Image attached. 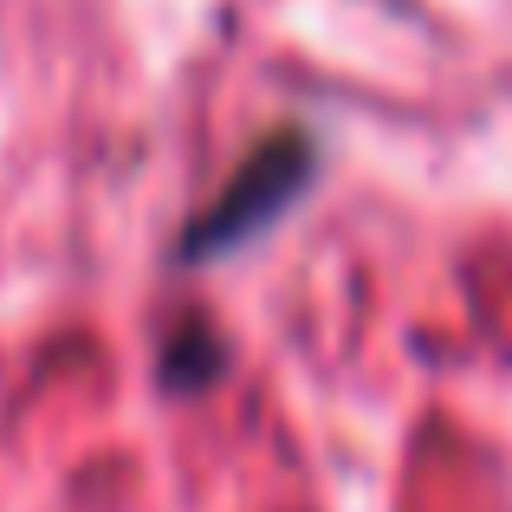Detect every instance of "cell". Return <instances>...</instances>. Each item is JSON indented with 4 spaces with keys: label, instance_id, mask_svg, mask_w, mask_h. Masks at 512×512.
I'll return each instance as SVG.
<instances>
[{
    "label": "cell",
    "instance_id": "1",
    "mask_svg": "<svg viewBox=\"0 0 512 512\" xmlns=\"http://www.w3.org/2000/svg\"><path fill=\"white\" fill-rule=\"evenodd\" d=\"M299 143H279V150H266V156H253L247 163V175H240L234 188L221 195V208L208 214V221L188 234V253H201V247H234V240H247V227L253 221H266V214L279 208V201L299 188Z\"/></svg>",
    "mask_w": 512,
    "mask_h": 512
}]
</instances>
